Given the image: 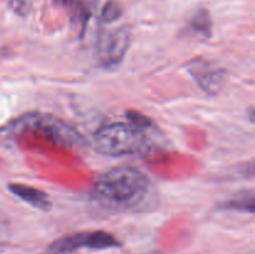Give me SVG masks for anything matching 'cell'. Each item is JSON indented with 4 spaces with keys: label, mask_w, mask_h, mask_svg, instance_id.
Instances as JSON below:
<instances>
[{
    "label": "cell",
    "mask_w": 255,
    "mask_h": 254,
    "mask_svg": "<svg viewBox=\"0 0 255 254\" xmlns=\"http://www.w3.org/2000/svg\"><path fill=\"white\" fill-rule=\"evenodd\" d=\"M152 193L148 177L133 167H117L97 178L94 198L106 209L136 212L147 206Z\"/></svg>",
    "instance_id": "obj_1"
},
{
    "label": "cell",
    "mask_w": 255,
    "mask_h": 254,
    "mask_svg": "<svg viewBox=\"0 0 255 254\" xmlns=\"http://www.w3.org/2000/svg\"><path fill=\"white\" fill-rule=\"evenodd\" d=\"M94 146L99 153L119 157L141 152L147 146L143 129L124 122L106 125L94 136Z\"/></svg>",
    "instance_id": "obj_2"
},
{
    "label": "cell",
    "mask_w": 255,
    "mask_h": 254,
    "mask_svg": "<svg viewBox=\"0 0 255 254\" xmlns=\"http://www.w3.org/2000/svg\"><path fill=\"white\" fill-rule=\"evenodd\" d=\"M10 131L15 133L32 131L42 134L49 141L66 147H80L85 139L79 132L70 127L66 122L46 114H27L10 125Z\"/></svg>",
    "instance_id": "obj_3"
},
{
    "label": "cell",
    "mask_w": 255,
    "mask_h": 254,
    "mask_svg": "<svg viewBox=\"0 0 255 254\" xmlns=\"http://www.w3.org/2000/svg\"><path fill=\"white\" fill-rule=\"evenodd\" d=\"M120 242L105 231L81 232L70 234L52 242L42 254H69L80 248H89L94 251H104L120 247Z\"/></svg>",
    "instance_id": "obj_4"
},
{
    "label": "cell",
    "mask_w": 255,
    "mask_h": 254,
    "mask_svg": "<svg viewBox=\"0 0 255 254\" xmlns=\"http://www.w3.org/2000/svg\"><path fill=\"white\" fill-rule=\"evenodd\" d=\"M131 31L125 26L102 35L97 44L100 64L106 69L121 64L131 46Z\"/></svg>",
    "instance_id": "obj_5"
},
{
    "label": "cell",
    "mask_w": 255,
    "mask_h": 254,
    "mask_svg": "<svg viewBox=\"0 0 255 254\" xmlns=\"http://www.w3.org/2000/svg\"><path fill=\"white\" fill-rule=\"evenodd\" d=\"M187 70L197 85L208 95L218 94L227 81L226 70L201 57L188 62Z\"/></svg>",
    "instance_id": "obj_6"
},
{
    "label": "cell",
    "mask_w": 255,
    "mask_h": 254,
    "mask_svg": "<svg viewBox=\"0 0 255 254\" xmlns=\"http://www.w3.org/2000/svg\"><path fill=\"white\" fill-rule=\"evenodd\" d=\"M7 187H9L10 192L14 193L17 198L24 201L25 203L30 204L34 208L47 211L51 207V201H50L49 194H46L41 189L21 183H10Z\"/></svg>",
    "instance_id": "obj_7"
},
{
    "label": "cell",
    "mask_w": 255,
    "mask_h": 254,
    "mask_svg": "<svg viewBox=\"0 0 255 254\" xmlns=\"http://www.w3.org/2000/svg\"><path fill=\"white\" fill-rule=\"evenodd\" d=\"M224 209L255 214V189H247L234 194L222 204Z\"/></svg>",
    "instance_id": "obj_8"
},
{
    "label": "cell",
    "mask_w": 255,
    "mask_h": 254,
    "mask_svg": "<svg viewBox=\"0 0 255 254\" xmlns=\"http://www.w3.org/2000/svg\"><path fill=\"white\" fill-rule=\"evenodd\" d=\"M189 29L197 35H202L204 37H209L212 34V21L208 11L201 10L193 16L189 22Z\"/></svg>",
    "instance_id": "obj_9"
},
{
    "label": "cell",
    "mask_w": 255,
    "mask_h": 254,
    "mask_svg": "<svg viewBox=\"0 0 255 254\" xmlns=\"http://www.w3.org/2000/svg\"><path fill=\"white\" fill-rule=\"evenodd\" d=\"M126 116H127V120L129 121V124L133 125V126H136V127H138V128H141V129L148 128V127H151V125H152L151 120H149L147 116H144V115H142L141 112L127 111Z\"/></svg>",
    "instance_id": "obj_10"
},
{
    "label": "cell",
    "mask_w": 255,
    "mask_h": 254,
    "mask_svg": "<svg viewBox=\"0 0 255 254\" xmlns=\"http://www.w3.org/2000/svg\"><path fill=\"white\" fill-rule=\"evenodd\" d=\"M121 16V7L117 2L109 1L102 9V19L107 22H112Z\"/></svg>",
    "instance_id": "obj_11"
},
{
    "label": "cell",
    "mask_w": 255,
    "mask_h": 254,
    "mask_svg": "<svg viewBox=\"0 0 255 254\" xmlns=\"http://www.w3.org/2000/svg\"><path fill=\"white\" fill-rule=\"evenodd\" d=\"M239 176L244 177V178H252L255 177V159H251V161L242 163L237 168Z\"/></svg>",
    "instance_id": "obj_12"
},
{
    "label": "cell",
    "mask_w": 255,
    "mask_h": 254,
    "mask_svg": "<svg viewBox=\"0 0 255 254\" xmlns=\"http://www.w3.org/2000/svg\"><path fill=\"white\" fill-rule=\"evenodd\" d=\"M248 120L252 124H255V106H252L248 110Z\"/></svg>",
    "instance_id": "obj_13"
},
{
    "label": "cell",
    "mask_w": 255,
    "mask_h": 254,
    "mask_svg": "<svg viewBox=\"0 0 255 254\" xmlns=\"http://www.w3.org/2000/svg\"><path fill=\"white\" fill-rule=\"evenodd\" d=\"M4 249H5V244L2 243V242H0V254H1L2 252H4Z\"/></svg>",
    "instance_id": "obj_14"
},
{
    "label": "cell",
    "mask_w": 255,
    "mask_h": 254,
    "mask_svg": "<svg viewBox=\"0 0 255 254\" xmlns=\"http://www.w3.org/2000/svg\"><path fill=\"white\" fill-rule=\"evenodd\" d=\"M146 254H161V253H158V252H148V253Z\"/></svg>",
    "instance_id": "obj_15"
},
{
    "label": "cell",
    "mask_w": 255,
    "mask_h": 254,
    "mask_svg": "<svg viewBox=\"0 0 255 254\" xmlns=\"http://www.w3.org/2000/svg\"><path fill=\"white\" fill-rule=\"evenodd\" d=\"M59 1H61V2H64V4H66V2H69L70 0H59Z\"/></svg>",
    "instance_id": "obj_16"
}]
</instances>
